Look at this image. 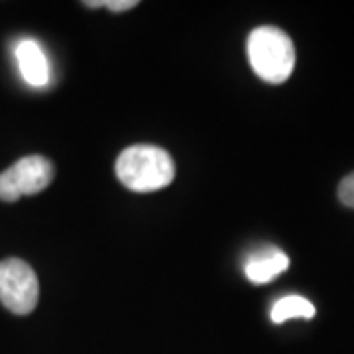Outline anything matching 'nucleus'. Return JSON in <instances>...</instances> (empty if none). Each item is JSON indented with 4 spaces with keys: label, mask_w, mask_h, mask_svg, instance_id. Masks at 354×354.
Here are the masks:
<instances>
[{
    "label": "nucleus",
    "mask_w": 354,
    "mask_h": 354,
    "mask_svg": "<svg viewBox=\"0 0 354 354\" xmlns=\"http://www.w3.org/2000/svg\"><path fill=\"white\" fill-rule=\"evenodd\" d=\"M120 183L136 193H152L167 187L176 177V164L164 148L138 144L130 146L116 160Z\"/></svg>",
    "instance_id": "f257e3e1"
},
{
    "label": "nucleus",
    "mask_w": 354,
    "mask_h": 354,
    "mask_svg": "<svg viewBox=\"0 0 354 354\" xmlns=\"http://www.w3.org/2000/svg\"><path fill=\"white\" fill-rule=\"evenodd\" d=\"M248 59L262 81L279 85L290 79L295 67V48L283 30L260 26L248 36Z\"/></svg>",
    "instance_id": "f03ea898"
},
{
    "label": "nucleus",
    "mask_w": 354,
    "mask_h": 354,
    "mask_svg": "<svg viewBox=\"0 0 354 354\" xmlns=\"http://www.w3.org/2000/svg\"><path fill=\"white\" fill-rule=\"evenodd\" d=\"M39 283L32 266L20 258L0 262V301L16 315H28L36 309Z\"/></svg>",
    "instance_id": "7ed1b4c3"
},
{
    "label": "nucleus",
    "mask_w": 354,
    "mask_h": 354,
    "mask_svg": "<svg viewBox=\"0 0 354 354\" xmlns=\"http://www.w3.org/2000/svg\"><path fill=\"white\" fill-rule=\"evenodd\" d=\"M55 176V169L44 156H26L0 174V199L18 201L24 195L44 191Z\"/></svg>",
    "instance_id": "20e7f679"
},
{
    "label": "nucleus",
    "mask_w": 354,
    "mask_h": 354,
    "mask_svg": "<svg viewBox=\"0 0 354 354\" xmlns=\"http://www.w3.org/2000/svg\"><path fill=\"white\" fill-rule=\"evenodd\" d=\"M16 62L28 85L44 87L50 83V64L36 39H22L16 46Z\"/></svg>",
    "instance_id": "39448f33"
},
{
    "label": "nucleus",
    "mask_w": 354,
    "mask_h": 354,
    "mask_svg": "<svg viewBox=\"0 0 354 354\" xmlns=\"http://www.w3.org/2000/svg\"><path fill=\"white\" fill-rule=\"evenodd\" d=\"M288 268H290V258L279 248H264L246 260L244 274L252 283H268L278 278Z\"/></svg>",
    "instance_id": "423d86ee"
},
{
    "label": "nucleus",
    "mask_w": 354,
    "mask_h": 354,
    "mask_svg": "<svg viewBox=\"0 0 354 354\" xmlns=\"http://www.w3.org/2000/svg\"><path fill=\"white\" fill-rule=\"evenodd\" d=\"M315 315V307L309 299H305L301 295H286L272 307V321L276 325H281L290 319H311Z\"/></svg>",
    "instance_id": "0eeeda50"
},
{
    "label": "nucleus",
    "mask_w": 354,
    "mask_h": 354,
    "mask_svg": "<svg viewBox=\"0 0 354 354\" xmlns=\"http://www.w3.org/2000/svg\"><path fill=\"white\" fill-rule=\"evenodd\" d=\"M339 199L344 207L354 209V174L346 176L339 185Z\"/></svg>",
    "instance_id": "6e6552de"
},
{
    "label": "nucleus",
    "mask_w": 354,
    "mask_h": 354,
    "mask_svg": "<svg viewBox=\"0 0 354 354\" xmlns=\"http://www.w3.org/2000/svg\"><path fill=\"white\" fill-rule=\"evenodd\" d=\"M104 6L111 12H127V10H132L134 6H138V0H104Z\"/></svg>",
    "instance_id": "1a4fd4ad"
},
{
    "label": "nucleus",
    "mask_w": 354,
    "mask_h": 354,
    "mask_svg": "<svg viewBox=\"0 0 354 354\" xmlns=\"http://www.w3.org/2000/svg\"><path fill=\"white\" fill-rule=\"evenodd\" d=\"M83 6H87V8H99V6H104V0H85Z\"/></svg>",
    "instance_id": "9d476101"
}]
</instances>
